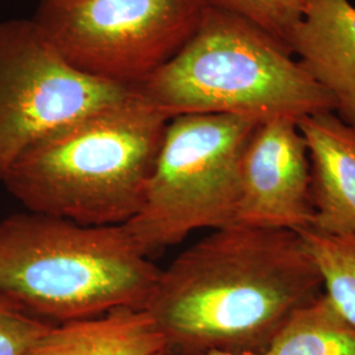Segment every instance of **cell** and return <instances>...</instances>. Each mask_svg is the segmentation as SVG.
Masks as SVG:
<instances>
[{"label":"cell","instance_id":"7","mask_svg":"<svg viewBox=\"0 0 355 355\" xmlns=\"http://www.w3.org/2000/svg\"><path fill=\"white\" fill-rule=\"evenodd\" d=\"M135 92L78 71L32 17L1 20L0 183L36 142Z\"/></svg>","mask_w":355,"mask_h":355},{"label":"cell","instance_id":"11","mask_svg":"<svg viewBox=\"0 0 355 355\" xmlns=\"http://www.w3.org/2000/svg\"><path fill=\"white\" fill-rule=\"evenodd\" d=\"M165 336L145 308H119L53 325L24 355H164Z\"/></svg>","mask_w":355,"mask_h":355},{"label":"cell","instance_id":"14","mask_svg":"<svg viewBox=\"0 0 355 355\" xmlns=\"http://www.w3.org/2000/svg\"><path fill=\"white\" fill-rule=\"evenodd\" d=\"M212 3L265 29L287 46L303 12V0H212Z\"/></svg>","mask_w":355,"mask_h":355},{"label":"cell","instance_id":"10","mask_svg":"<svg viewBox=\"0 0 355 355\" xmlns=\"http://www.w3.org/2000/svg\"><path fill=\"white\" fill-rule=\"evenodd\" d=\"M296 124L309 157L312 229L355 236V127L334 111L308 114Z\"/></svg>","mask_w":355,"mask_h":355},{"label":"cell","instance_id":"8","mask_svg":"<svg viewBox=\"0 0 355 355\" xmlns=\"http://www.w3.org/2000/svg\"><path fill=\"white\" fill-rule=\"evenodd\" d=\"M309 157L296 120L261 121L241 159V199L236 223L304 232L313 227Z\"/></svg>","mask_w":355,"mask_h":355},{"label":"cell","instance_id":"9","mask_svg":"<svg viewBox=\"0 0 355 355\" xmlns=\"http://www.w3.org/2000/svg\"><path fill=\"white\" fill-rule=\"evenodd\" d=\"M288 48L334 99V112L355 127V7L349 0H303Z\"/></svg>","mask_w":355,"mask_h":355},{"label":"cell","instance_id":"17","mask_svg":"<svg viewBox=\"0 0 355 355\" xmlns=\"http://www.w3.org/2000/svg\"><path fill=\"white\" fill-rule=\"evenodd\" d=\"M46 1H51V3H64V1H67V0H46Z\"/></svg>","mask_w":355,"mask_h":355},{"label":"cell","instance_id":"2","mask_svg":"<svg viewBox=\"0 0 355 355\" xmlns=\"http://www.w3.org/2000/svg\"><path fill=\"white\" fill-rule=\"evenodd\" d=\"M168 121L136 91L36 142L1 183L26 211L124 225L144 204Z\"/></svg>","mask_w":355,"mask_h":355},{"label":"cell","instance_id":"4","mask_svg":"<svg viewBox=\"0 0 355 355\" xmlns=\"http://www.w3.org/2000/svg\"><path fill=\"white\" fill-rule=\"evenodd\" d=\"M136 91L170 119L225 114L297 121L336 110L329 92L305 71L287 45L216 6L184 48Z\"/></svg>","mask_w":355,"mask_h":355},{"label":"cell","instance_id":"1","mask_svg":"<svg viewBox=\"0 0 355 355\" xmlns=\"http://www.w3.org/2000/svg\"><path fill=\"white\" fill-rule=\"evenodd\" d=\"M321 293L322 277L302 233L234 223L211 230L161 271L145 309L167 350L261 355Z\"/></svg>","mask_w":355,"mask_h":355},{"label":"cell","instance_id":"15","mask_svg":"<svg viewBox=\"0 0 355 355\" xmlns=\"http://www.w3.org/2000/svg\"><path fill=\"white\" fill-rule=\"evenodd\" d=\"M54 324L0 295V355H24Z\"/></svg>","mask_w":355,"mask_h":355},{"label":"cell","instance_id":"3","mask_svg":"<svg viewBox=\"0 0 355 355\" xmlns=\"http://www.w3.org/2000/svg\"><path fill=\"white\" fill-rule=\"evenodd\" d=\"M159 272L123 225L31 211L0 221V295L51 324L145 308Z\"/></svg>","mask_w":355,"mask_h":355},{"label":"cell","instance_id":"6","mask_svg":"<svg viewBox=\"0 0 355 355\" xmlns=\"http://www.w3.org/2000/svg\"><path fill=\"white\" fill-rule=\"evenodd\" d=\"M212 0H41L33 20L78 71L136 89L196 33Z\"/></svg>","mask_w":355,"mask_h":355},{"label":"cell","instance_id":"16","mask_svg":"<svg viewBox=\"0 0 355 355\" xmlns=\"http://www.w3.org/2000/svg\"><path fill=\"white\" fill-rule=\"evenodd\" d=\"M205 355H253V354H233V353H223V352H212Z\"/></svg>","mask_w":355,"mask_h":355},{"label":"cell","instance_id":"12","mask_svg":"<svg viewBox=\"0 0 355 355\" xmlns=\"http://www.w3.org/2000/svg\"><path fill=\"white\" fill-rule=\"evenodd\" d=\"M261 355H355V325L324 292L299 308Z\"/></svg>","mask_w":355,"mask_h":355},{"label":"cell","instance_id":"5","mask_svg":"<svg viewBox=\"0 0 355 355\" xmlns=\"http://www.w3.org/2000/svg\"><path fill=\"white\" fill-rule=\"evenodd\" d=\"M259 123L225 114L170 119L144 204L123 225L141 253L149 257L192 232L236 223L242 154Z\"/></svg>","mask_w":355,"mask_h":355},{"label":"cell","instance_id":"13","mask_svg":"<svg viewBox=\"0 0 355 355\" xmlns=\"http://www.w3.org/2000/svg\"><path fill=\"white\" fill-rule=\"evenodd\" d=\"M300 233L318 262L324 292L355 325V236H329L315 229Z\"/></svg>","mask_w":355,"mask_h":355}]
</instances>
